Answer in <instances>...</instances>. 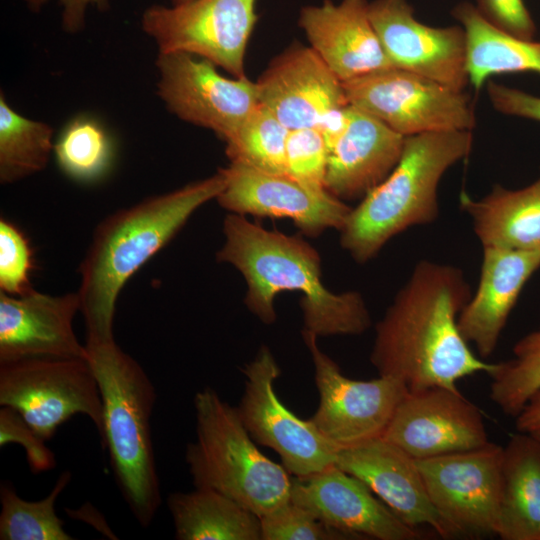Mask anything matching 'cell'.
I'll list each match as a JSON object with an SVG mask.
<instances>
[{
  "instance_id": "1",
  "label": "cell",
  "mask_w": 540,
  "mask_h": 540,
  "mask_svg": "<svg viewBox=\"0 0 540 540\" xmlns=\"http://www.w3.org/2000/svg\"><path fill=\"white\" fill-rule=\"evenodd\" d=\"M470 297L461 268L425 259L416 263L376 324L370 362L378 375L395 378L413 392L458 389L462 378L488 374L493 363L474 354L458 328Z\"/></svg>"
},
{
  "instance_id": "2",
  "label": "cell",
  "mask_w": 540,
  "mask_h": 540,
  "mask_svg": "<svg viewBox=\"0 0 540 540\" xmlns=\"http://www.w3.org/2000/svg\"><path fill=\"white\" fill-rule=\"evenodd\" d=\"M225 242L219 262L241 272L251 313L265 324L276 321L275 297L282 291L303 294V330L317 337L361 335L371 326L365 300L356 291L333 293L321 280L318 251L297 235L267 230L244 215L228 214L223 222Z\"/></svg>"
},
{
  "instance_id": "3",
  "label": "cell",
  "mask_w": 540,
  "mask_h": 540,
  "mask_svg": "<svg viewBox=\"0 0 540 540\" xmlns=\"http://www.w3.org/2000/svg\"><path fill=\"white\" fill-rule=\"evenodd\" d=\"M224 186L220 169L208 178L121 209L99 223L79 267L77 292L86 344L114 341V315L122 288Z\"/></svg>"
},
{
  "instance_id": "4",
  "label": "cell",
  "mask_w": 540,
  "mask_h": 540,
  "mask_svg": "<svg viewBox=\"0 0 540 540\" xmlns=\"http://www.w3.org/2000/svg\"><path fill=\"white\" fill-rule=\"evenodd\" d=\"M472 144L470 130L406 137L392 172L351 209L340 230L341 247L357 263H366L394 236L433 223L439 216V183L470 154Z\"/></svg>"
},
{
  "instance_id": "5",
  "label": "cell",
  "mask_w": 540,
  "mask_h": 540,
  "mask_svg": "<svg viewBox=\"0 0 540 540\" xmlns=\"http://www.w3.org/2000/svg\"><path fill=\"white\" fill-rule=\"evenodd\" d=\"M103 407V437L116 484L143 528L161 505L151 435L156 389L141 365L114 341L85 344Z\"/></svg>"
},
{
  "instance_id": "6",
  "label": "cell",
  "mask_w": 540,
  "mask_h": 540,
  "mask_svg": "<svg viewBox=\"0 0 540 540\" xmlns=\"http://www.w3.org/2000/svg\"><path fill=\"white\" fill-rule=\"evenodd\" d=\"M195 439L185 461L195 488L215 490L259 517L290 500L292 478L255 445L237 407L212 388L193 399Z\"/></svg>"
},
{
  "instance_id": "7",
  "label": "cell",
  "mask_w": 540,
  "mask_h": 540,
  "mask_svg": "<svg viewBox=\"0 0 540 540\" xmlns=\"http://www.w3.org/2000/svg\"><path fill=\"white\" fill-rule=\"evenodd\" d=\"M0 406L17 411L49 441L77 414L103 437L102 399L87 358H30L0 363Z\"/></svg>"
},
{
  "instance_id": "8",
  "label": "cell",
  "mask_w": 540,
  "mask_h": 540,
  "mask_svg": "<svg viewBox=\"0 0 540 540\" xmlns=\"http://www.w3.org/2000/svg\"><path fill=\"white\" fill-rule=\"evenodd\" d=\"M256 0H190L154 4L141 16L158 53L184 52L206 59L234 77H246L245 54L257 22Z\"/></svg>"
},
{
  "instance_id": "9",
  "label": "cell",
  "mask_w": 540,
  "mask_h": 540,
  "mask_svg": "<svg viewBox=\"0 0 540 540\" xmlns=\"http://www.w3.org/2000/svg\"><path fill=\"white\" fill-rule=\"evenodd\" d=\"M348 103L404 137L472 130L474 108L464 91L391 67L343 82Z\"/></svg>"
},
{
  "instance_id": "10",
  "label": "cell",
  "mask_w": 540,
  "mask_h": 540,
  "mask_svg": "<svg viewBox=\"0 0 540 540\" xmlns=\"http://www.w3.org/2000/svg\"><path fill=\"white\" fill-rule=\"evenodd\" d=\"M238 413L253 440L275 451L294 477H307L335 464L338 449L279 399L274 384L280 367L267 346L247 363Z\"/></svg>"
},
{
  "instance_id": "11",
  "label": "cell",
  "mask_w": 540,
  "mask_h": 540,
  "mask_svg": "<svg viewBox=\"0 0 540 540\" xmlns=\"http://www.w3.org/2000/svg\"><path fill=\"white\" fill-rule=\"evenodd\" d=\"M303 341L314 366L318 407L310 418L338 450L382 437L407 393L399 380L380 376L355 380L345 376L338 364L324 353L318 337L302 330Z\"/></svg>"
},
{
  "instance_id": "12",
  "label": "cell",
  "mask_w": 540,
  "mask_h": 540,
  "mask_svg": "<svg viewBox=\"0 0 540 540\" xmlns=\"http://www.w3.org/2000/svg\"><path fill=\"white\" fill-rule=\"evenodd\" d=\"M503 447L488 444L416 460L428 495L456 536L496 535Z\"/></svg>"
},
{
  "instance_id": "13",
  "label": "cell",
  "mask_w": 540,
  "mask_h": 540,
  "mask_svg": "<svg viewBox=\"0 0 540 540\" xmlns=\"http://www.w3.org/2000/svg\"><path fill=\"white\" fill-rule=\"evenodd\" d=\"M157 95L179 119L209 129L226 142L260 104L256 82L228 78L198 56L158 53Z\"/></svg>"
},
{
  "instance_id": "14",
  "label": "cell",
  "mask_w": 540,
  "mask_h": 540,
  "mask_svg": "<svg viewBox=\"0 0 540 540\" xmlns=\"http://www.w3.org/2000/svg\"><path fill=\"white\" fill-rule=\"evenodd\" d=\"M382 437L416 460L490 442L480 408L459 389L440 386L407 391Z\"/></svg>"
},
{
  "instance_id": "15",
  "label": "cell",
  "mask_w": 540,
  "mask_h": 540,
  "mask_svg": "<svg viewBox=\"0 0 540 540\" xmlns=\"http://www.w3.org/2000/svg\"><path fill=\"white\" fill-rule=\"evenodd\" d=\"M369 17L393 67L464 91L466 34L463 27H432L419 22L406 0L369 2Z\"/></svg>"
},
{
  "instance_id": "16",
  "label": "cell",
  "mask_w": 540,
  "mask_h": 540,
  "mask_svg": "<svg viewBox=\"0 0 540 540\" xmlns=\"http://www.w3.org/2000/svg\"><path fill=\"white\" fill-rule=\"evenodd\" d=\"M221 170L225 186L216 198L221 207L240 215L288 218L307 236L329 228L340 231L352 209L330 192L309 189L287 174L234 162Z\"/></svg>"
},
{
  "instance_id": "17",
  "label": "cell",
  "mask_w": 540,
  "mask_h": 540,
  "mask_svg": "<svg viewBox=\"0 0 540 540\" xmlns=\"http://www.w3.org/2000/svg\"><path fill=\"white\" fill-rule=\"evenodd\" d=\"M259 103L289 130L319 125L349 105L343 82L310 47L292 45L256 81Z\"/></svg>"
},
{
  "instance_id": "18",
  "label": "cell",
  "mask_w": 540,
  "mask_h": 540,
  "mask_svg": "<svg viewBox=\"0 0 540 540\" xmlns=\"http://www.w3.org/2000/svg\"><path fill=\"white\" fill-rule=\"evenodd\" d=\"M355 476L335 464L292 479L290 500L354 539L415 540L420 533L403 522Z\"/></svg>"
},
{
  "instance_id": "19",
  "label": "cell",
  "mask_w": 540,
  "mask_h": 540,
  "mask_svg": "<svg viewBox=\"0 0 540 540\" xmlns=\"http://www.w3.org/2000/svg\"><path fill=\"white\" fill-rule=\"evenodd\" d=\"M78 292L63 295L33 289L21 296L0 292V363L30 358H87L73 330Z\"/></svg>"
},
{
  "instance_id": "20",
  "label": "cell",
  "mask_w": 540,
  "mask_h": 540,
  "mask_svg": "<svg viewBox=\"0 0 540 540\" xmlns=\"http://www.w3.org/2000/svg\"><path fill=\"white\" fill-rule=\"evenodd\" d=\"M335 465L366 484L409 526H429L443 538L456 536L434 507L416 459L383 437L338 450Z\"/></svg>"
},
{
  "instance_id": "21",
  "label": "cell",
  "mask_w": 540,
  "mask_h": 540,
  "mask_svg": "<svg viewBox=\"0 0 540 540\" xmlns=\"http://www.w3.org/2000/svg\"><path fill=\"white\" fill-rule=\"evenodd\" d=\"M298 23L310 47L342 82L393 67L371 23L368 0L307 5Z\"/></svg>"
},
{
  "instance_id": "22",
  "label": "cell",
  "mask_w": 540,
  "mask_h": 540,
  "mask_svg": "<svg viewBox=\"0 0 540 540\" xmlns=\"http://www.w3.org/2000/svg\"><path fill=\"white\" fill-rule=\"evenodd\" d=\"M539 267V251L483 247L476 291L458 316L461 335L482 359L495 351L525 283Z\"/></svg>"
},
{
  "instance_id": "23",
  "label": "cell",
  "mask_w": 540,
  "mask_h": 540,
  "mask_svg": "<svg viewBox=\"0 0 540 540\" xmlns=\"http://www.w3.org/2000/svg\"><path fill=\"white\" fill-rule=\"evenodd\" d=\"M405 138L349 104L347 127L328 150L326 190L342 201L364 198L395 168Z\"/></svg>"
},
{
  "instance_id": "24",
  "label": "cell",
  "mask_w": 540,
  "mask_h": 540,
  "mask_svg": "<svg viewBox=\"0 0 540 540\" xmlns=\"http://www.w3.org/2000/svg\"><path fill=\"white\" fill-rule=\"evenodd\" d=\"M460 206L482 247L540 252V177L515 190L496 184L479 199L463 192Z\"/></svg>"
},
{
  "instance_id": "25",
  "label": "cell",
  "mask_w": 540,
  "mask_h": 540,
  "mask_svg": "<svg viewBox=\"0 0 540 540\" xmlns=\"http://www.w3.org/2000/svg\"><path fill=\"white\" fill-rule=\"evenodd\" d=\"M502 540H540V437L518 432L503 447Z\"/></svg>"
},
{
  "instance_id": "26",
  "label": "cell",
  "mask_w": 540,
  "mask_h": 540,
  "mask_svg": "<svg viewBox=\"0 0 540 540\" xmlns=\"http://www.w3.org/2000/svg\"><path fill=\"white\" fill-rule=\"evenodd\" d=\"M452 14L466 34V68L469 83L476 90L493 75L527 71L540 74V41L499 30L468 2L458 4Z\"/></svg>"
},
{
  "instance_id": "27",
  "label": "cell",
  "mask_w": 540,
  "mask_h": 540,
  "mask_svg": "<svg viewBox=\"0 0 540 540\" xmlns=\"http://www.w3.org/2000/svg\"><path fill=\"white\" fill-rule=\"evenodd\" d=\"M167 506L178 540H262L260 517L215 490L171 493Z\"/></svg>"
},
{
  "instance_id": "28",
  "label": "cell",
  "mask_w": 540,
  "mask_h": 540,
  "mask_svg": "<svg viewBox=\"0 0 540 540\" xmlns=\"http://www.w3.org/2000/svg\"><path fill=\"white\" fill-rule=\"evenodd\" d=\"M53 128L18 113L0 95V181L11 184L43 170L54 151Z\"/></svg>"
},
{
  "instance_id": "29",
  "label": "cell",
  "mask_w": 540,
  "mask_h": 540,
  "mask_svg": "<svg viewBox=\"0 0 540 540\" xmlns=\"http://www.w3.org/2000/svg\"><path fill=\"white\" fill-rule=\"evenodd\" d=\"M56 162L70 179L92 183L103 178L114 159L113 141L104 126L92 116L73 118L55 141Z\"/></svg>"
},
{
  "instance_id": "30",
  "label": "cell",
  "mask_w": 540,
  "mask_h": 540,
  "mask_svg": "<svg viewBox=\"0 0 540 540\" xmlns=\"http://www.w3.org/2000/svg\"><path fill=\"white\" fill-rule=\"evenodd\" d=\"M71 481V473H61L51 492L38 501L21 498L9 482L0 487L1 540H72L57 516L55 503Z\"/></svg>"
},
{
  "instance_id": "31",
  "label": "cell",
  "mask_w": 540,
  "mask_h": 540,
  "mask_svg": "<svg viewBox=\"0 0 540 540\" xmlns=\"http://www.w3.org/2000/svg\"><path fill=\"white\" fill-rule=\"evenodd\" d=\"M488 375L492 402L515 418L540 391V327L515 344L512 358L493 363Z\"/></svg>"
},
{
  "instance_id": "32",
  "label": "cell",
  "mask_w": 540,
  "mask_h": 540,
  "mask_svg": "<svg viewBox=\"0 0 540 540\" xmlns=\"http://www.w3.org/2000/svg\"><path fill=\"white\" fill-rule=\"evenodd\" d=\"M289 129L266 107L259 104L226 143L230 162L257 170L285 173Z\"/></svg>"
},
{
  "instance_id": "33",
  "label": "cell",
  "mask_w": 540,
  "mask_h": 540,
  "mask_svg": "<svg viewBox=\"0 0 540 540\" xmlns=\"http://www.w3.org/2000/svg\"><path fill=\"white\" fill-rule=\"evenodd\" d=\"M328 147L317 128L289 130L285 173L302 185L315 191H327L325 180Z\"/></svg>"
},
{
  "instance_id": "34",
  "label": "cell",
  "mask_w": 540,
  "mask_h": 540,
  "mask_svg": "<svg viewBox=\"0 0 540 540\" xmlns=\"http://www.w3.org/2000/svg\"><path fill=\"white\" fill-rule=\"evenodd\" d=\"M262 540H348L351 535L339 531L306 508L289 500L260 517Z\"/></svg>"
},
{
  "instance_id": "35",
  "label": "cell",
  "mask_w": 540,
  "mask_h": 540,
  "mask_svg": "<svg viewBox=\"0 0 540 540\" xmlns=\"http://www.w3.org/2000/svg\"><path fill=\"white\" fill-rule=\"evenodd\" d=\"M34 269L33 251L28 238L13 222L0 220V289L1 292L21 296L32 287L30 277Z\"/></svg>"
},
{
  "instance_id": "36",
  "label": "cell",
  "mask_w": 540,
  "mask_h": 540,
  "mask_svg": "<svg viewBox=\"0 0 540 540\" xmlns=\"http://www.w3.org/2000/svg\"><path fill=\"white\" fill-rule=\"evenodd\" d=\"M43 439L14 409L0 408V446L18 443L24 447L26 459L32 473H42L56 466V457Z\"/></svg>"
},
{
  "instance_id": "37",
  "label": "cell",
  "mask_w": 540,
  "mask_h": 540,
  "mask_svg": "<svg viewBox=\"0 0 540 540\" xmlns=\"http://www.w3.org/2000/svg\"><path fill=\"white\" fill-rule=\"evenodd\" d=\"M476 8L493 26L510 35L532 40L535 23L523 0H477Z\"/></svg>"
},
{
  "instance_id": "38",
  "label": "cell",
  "mask_w": 540,
  "mask_h": 540,
  "mask_svg": "<svg viewBox=\"0 0 540 540\" xmlns=\"http://www.w3.org/2000/svg\"><path fill=\"white\" fill-rule=\"evenodd\" d=\"M489 100L500 113L540 122V97L494 81H487Z\"/></svg>"
},
{
  "instance_id": "39",
  "label": "cell",
  "mask_w": 540,
  "mask_h": 540,
  "mask_svg": "<svg viewBox=\"0 0 540 540\" xmlns=\"http://www.w3.org/2000/svg\"><path fill=\"white\" fill-rule=\"evenodd\" d=\"M32 11H39L51 0H23ZM61 7V23L65 31L76 33L85 27L87 13L94 8L106 11L110 0H56Z\"/></svg>"
},
{
  "instance_id": "40",
  "label": "cell",
  "mask_w": 540,
  "mask_h": 540,
  "mask_svg": "<svg viewBox=\"0 0 540 540\" xmlns=\"http://www.w3.org/2000/svg\"><path fill=\"white\" fill-rule=\"evenodd\" d=\"M518 432L540 436V391L533 395L515 417Z\"/></svg>"
},
{
  "instance_id": "41",
  "label": "cell",
  "mask_w": 540,
  "mask_h": 540,
  "mask_svg": "<svg viewBox=\"0 0 540 540\" xmlns=\"http://www.w3.org/2000/svg\"><path fill=\"white\" fill-rule=\"evenodd\" d=\"M187 1H190V0H171V4H179V3H183V2H187Z\"/></svg>"
},
{
  "instance_id": "42",
  "label": "cell",
  "mask_w": 540,
  "mask_h": 540,
  "mask_svg": "<svg viewBox=\"0 0 540 540\" xmlns=\"http://www.w3.org/2000/svg\"><path fill=\"white\" fill-rule=\"evenodd\" d=\"M540 437V436H539Z\"/></svg>"
}]
</instances>
